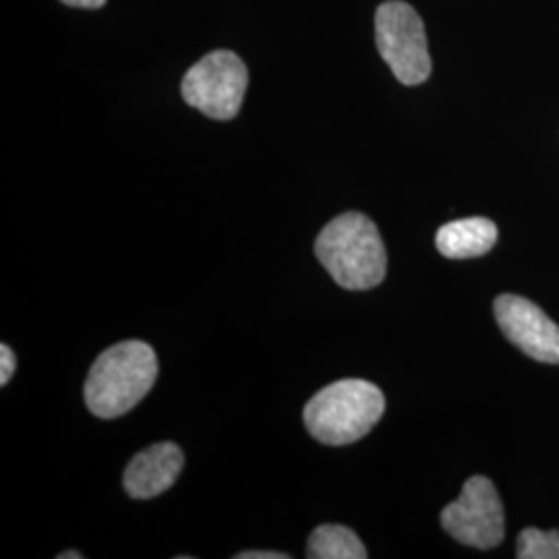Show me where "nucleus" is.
Here are the masks:
<instances>
[{
    "label": "nucleus",
    "instance_id": "nucleus-1",
    "mask_svg": "<svg viewBox=\"0 0 559 559\" xmlns=\"http://www.w3.org/2000/svg\"><path fill=\"white\" fill-rule=\"evenodd\" d=\"M158 378L150 344L127 340L104 350L85 381V404L100 419H117L135 408Z\"/></svg>",
    "mask_w": 559,
    "mask_h": 559
},
{
    "label": "nucleus",
    "instance_id": "nucleus-2",
    "mask_svg": "<svg viewBox=\"0 0 559 559\" xmlns=\"http://www.w3.org/2000/svg\"><path fill=\"white\" fill-rule=\"evenodd\" d=\"M316 255L346 290H369L385 278L388 253L380 230L359 212H346L330 222L316 240Z\"/></svg>",
    "mask_w": 559,
    "mask_h": 559
},
{
    "label": "nucleus",
    "instance_id": "nucleus-3",
    "mask_svg": "<svg viewBox=\"0 0 559 559\" xmlns=\"http://www.w3.org/2000/svg\"><path fill=\"white\" fill-rule=\"evenodd\" d=\"M385 399L378 385L342 380L325 385L302 411L307 431L325 445H348L365 438L383 417Z\"/></svg>",
    "mask_w": 559,
    "mask_h": 559
},
{
    "label": "nucleus",
    "instance_id": "nucleus-4",
    "mask_svg": "<svg viewBox=\"0 0 559 559\" xmlns=\"http://www.w3.org/2000/svg\"><path fill=\"white\" fill-rule=\"evenodd\" d=\"M376 40L381 59L388 62L396 80L404 85H419L431 75L425 25L419 13L402 2L388 0L376 13Z\"/></svg>",
    "mask_w": 559,
    "mask_h": 559
},
{
    "label": "nucleus",
    "instance_id": "nucleus-5",
    "mask_svg": "<svg viewBox=\"0 0 559 559\" xmlns=\"http://www.w3.org/2000/svg\"><path fill=\"white\" fill-rule=\"evenodd\" d=\"M247 83L245 62L230 50H216L187 71L180 92L185 102L205 117L230 120L239 115Z\"/></svg>",
    "mask_w": 559,
    "mask_h": 559
},
{
    "label": "nucleus",
    "instance_id": "nucleus-6",
    "mask_svg": "<svg viewBox=\"0 0 559 559\" xmlns=\"http://www.w3.org/2000/svg\"><path fill=\"white\" fill-rule=\"evenodd\" d=\"M441 526L466 547H498L506 535V516L496 485L487 477L466 480L459 500L443 508Z\"/></svg>",
    "mask_w": 559,
    "mask_h": 559
},
{
    "label": "nucleus",
    "instance_id": "nucleus-7",
    "mask_svg": "<svg viewBox=\"0 0 559 559\" xmlns=\"http://www.w3.org/2000/svg\"><path fill=\"white\" fill-rule=\"evenodd\" d=\"M493 313L503 336L524 355L539 362L559 365V325L535 302L516 295H501L493 302Z\"/></svg>",
    "mask_w": 559,
    "mask_h": 559
},
{
    "label": "nucleus",
    "instance_id": "nucleus-8",
    "mask_svg": "<svg viewBox=\"0 0 559 559\" xmlns=\"http://www.w3.org/2000/svg\"><path fill=\"white\" fill-rule=\"evenodd\" d=\"M182 464L185 456L177 443H154L129 462L122 477L124 491L133 500H152L175 485Z\"/></svg>",
    "mask_w": 559,
    "mask_h": 559
},
{
    "label": "nucleus",
    "instance_id": "nucleus-9",
    "mask_svg": "<svg viewBox=\"0 0 559 559\" xmlns=\"http://www.w3.org/2000/svg\"><path fill=\"white\" fill-rule=\"evenodd\" d=\"M498 242V226L487 218H462L441 226L436 245L448 260H471L489 253Z\"/></svg>",
    "mask_w": 559,
    "mask_h": 559
},
{
    "label": "nucleus",
    "instance_id": "nucleus-10",
    "mask_svg": "<svg viewBox=\"0 0 559 559\" xmlns=\"http://www.w3.org/2000/svg\"><path fill=\"white\" fill-rule=\"evenodd\" d=\"M307 558L365 559L367 549L355 531L342 524H323L309 537Z\"/></svg>",
    "mask_w": 559,
    "mask_h": 559
},
{
    "label": "nucleus",
    "instance_id": "nucleus-11",
    "mask_svg": "<svg viewBox=\"0 0 559 559\" xmlns=\"http://www.w3.org/2000/svg\"><path fill=\"white\" fill-rule=\"evenodd\" d=\"M516 556L520 559H559V531L524 528L520 533Z\"/></svg>",
    "mask_w": 559,
    "mask_h": 559
},
{
    "label": "nucleus",
    "instance_id": "nucleus-12",
    "mask_svg": "<svg viewBox=\"0 0 559 559\" xmlns=\"http://www.w3.org/2000/svg\"><path fill=\"white\" fill-rule=\"evenodd\" d=\"M15 367H17V360H15L13 350L7 344H2L0 346V385L9 383L15 373Z\"/></svg>",
    "mask_w": 559,
    "mask_h": 559
},
{
    "label": "nucleus",
    "instance_id": "nucleus-13",
    "mask_svg": "<svg viewBox=\"0 0 559 559\" xmlns=\"http://www.w3.org/2000/svg\"><path fill=\"white\" fill-rule=\"evenodd\" d=\"M288 554H276V551H242L237 554L235 559H288Z\"/></svg>",
    "mask_w": 559,
    "mask_h": 559
},
{
    "label": "nucleus",
    "instance_id": "nucleus-14",
    "mask_svg": "<svg viewBox=\"0 0 559 559\" xmlns=\"http://www.w3.org/2000/svg\"><path fill=\"white\" fill-rule=\"evenodd\" d=\"M69 7H78V9H100L106 4V0H60Z\"/></svg>",
    "mask_w": 559,
    "mask_h": 559
},
{
    "label": "nucleus",
    "instance_id": "nucleus-15",
    "mask_svg": "<svg viewBox=\"0 0 559 559\" xmlns=\"http://www.w3.org/2000/svg\"><path fill=\"white\" fill-rule=\"evenodd\" d=\"M80 551H69V554H60L59 559H81Z\"/></svg>",
    "mask_w": 559,
    "mask_h": 559
}]
</instances>
